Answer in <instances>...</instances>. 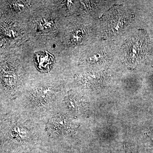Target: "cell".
Segmentation results:
<instances>
[{"label": "cell", "instance_id": "1", "mask_svg": "<svg viewBox=\"0 0 153 153\" xmlns=\"http://www.w3.org/2000/svg\"><path fill=\"white\" fill-rule=\"evenodd\" d=\"M149 41L143 30H140L125 41L123 45L126 63L131 68H135L142 62L148 55Z\"/></svg>", "mask_w": 153, "mask_h": 153}, {"label": "cell", "instance_id": "2", "mask_svg": "<svg viewBox=\"0 0 153 153\" xmlns=\"http://www.w3.org/2000/svg\"><path fill=\"white\" fill-rule=\"evenodd\" d=\"M84 32L81 30H76L71 36V40L73 42H77L80 41L83 38Z\"/></svg>", "mask_w": 153, "mask_h": 153}]
</instances>
